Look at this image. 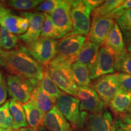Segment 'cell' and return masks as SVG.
I'll return each instance as SVG.
<instances>
[{
    "label": "cell",
    "instance_id": "obj_8",
    "mask_svg": "<svg viewBox=\"0 0 131 131\" xmlns=\"http://www.w3.org/2000/svg\"><path fill=\"white\" fill-rule=\"evenodd\" d=\"M72 1L61 0L60 4L49 15L61 38L72 29L70 12Z\"/></svg>",
    "mask_w": 131,
    "mask_h": 131
},
{
    "label": "cell",
    "instance_id": "obj_25",
    "mask_svg": "<svg viewBox=\"0 0 131 131\" xmlns=\"http://www.w3.org/2000/svg\"><path fill=\"white\" fill-rule=\"evenodd\" d=\"M116 23L122 31L125 43L126 45L131 43V9L124 11L116 19Z\"/></svg>",
    "mask_w": 131,
    "mask_h": 131
},
{
    "label": "cell",
    "instance_id": "obj_34",
    "mask_svg": "<svg viewBox=\"0 0 131 131\" xmlns=\"http://www.w3.org/2000/svg\"><path fill=\"white\" fill-rule=\"evenodd\" d=\"M61 0H47L44 1L35 8V10L38 12H44V14L50 15L53 12L60 4Z\"/></svg>",
    "mask_w": 131,
    "mask_h": 131
},
{
    "label": "cell",
    "instance_id": "obj_18",
    "mask_svg": "<svg viewBox=\"0 0 131 131\" xmlns=\"http://www.w3.org/2000/svg\"><path fill=\"white\" fill-rule=\"evenodd\" d=\"M100 47V46L86 39L75 62L86 65L90 71L97 61Z\"/></svg>",
    "mask_w": 131,
    "mask_h": 131
},
{
    "label": "cell",
    "instance_id": "obj_6",
    "mask_svg": "<svg viewBox=\"0 0 131 131\" xmlns=\"http://www.w3.org/2000/svg\"><path fill=\"white\" fill-rule=\"evenodd\" d=\"M92 12L88 1H72L71 7L72 29L67 35L88 36L91 29V15Z\"/></svg>",
    "mask_w": 131,
    "mask_h": 131
},
{
    "label": "cell",
    "instance_id": "obj_1",
    "mask_svg": "<svg viewBox=\"0 0 131 131\" xmlns=\"http://www.w3.org/2000/svg\"><path fill=\"white\" fill-rule=\"evenodd\" d=\"M0 66L10 75L41 81L44 68L23 49L0 50Z\"/></svg>",
    "mask_w": 131,
    "mask_h": 131
},
{
    "label": "cell",
    "instance_id": "obj_4",
    "mask_svg": "<svg viewBox=\"0 0 131 131\" xmlns=\"http://www.w3.org/2000/svg\"><path fill=\"white\" fill-rule=\"evenodd\" d=\"M84 36L66 35L57 41V53L51 63L67 62L72 64L86 41Z\"/></svg>",
    "mask_w": 131,
    "mask_h": 131
},
{
    "label": "cell",
    "instance_id": "obj_16",
    "mask_svg": "<svg viewBox=\"0 0 131 131\" xmlns=\"http://www.w3.org/2000/svg\"><path fill=\"white\" fill-rule=\"evenodd\" d=\"M43 126L47 131H73L72 126L57 106L45 115Z\"/></svg>",
    "mask_w": 131,
    "mask_h": 131
},
{
    "label": "cell",
    "instance_id": "obj_36",
    "mask_svg": "<svg viewBox=\"0 0 131 131\" xmlns=\"http://www.w3.org/2000/svg\"><path fill=\"white\" fill-rule=\"evenodd\" d=\"M7 92V83L2 73L0 72V107L6 102Z\"/></svg>",
    "mask_w": 131,
    "mask_h": 131
},
{
    "label": "cell",
    "instance_id": "obj_33",
    "mask_svg": "<svg viewBox=\"0 0 131 131\" xmlns=\"http://www.w3.org/2000/svg\"><path fill=\"white\" fill-rule=\"evenodd\" d=\"M115 74L118 82L119 89L131 93V75L122 72L115 73Z\"/></svg>",
    "mask_w": 131,
    "mask_h": 131
},
{
    "label": "cell",
    "instance_id": "obj_45",
    "mask_svg": "<svg viewBox=\"0 0 131 131\" xmlns=\"http://www.w3.org/2000/svg\"><path fill=\"white\" fill-rule=\"evenodd\" d=\"M131 114V109H130V114ZM129 115V114H128Z\"/></svg>",
    "mask_w": 131,
    "mask_h": 131
},
{
    "label": "cell",
    "instance_id": "obj_10",
    "mask_svg": "<svg viewBox=\"0 0 131 131\" xmlns=\"http://www.w3.org/2000/svg\"><path fill=\"white\" fill-rule=\"evenodd\" d=\"M116 58L104 46L100 47L95 64L90 70L91 79L95 80L104 75L113 74L115 71Z\"/></svg>",
    "mask_w": 131,
    "mask_h": 131
},
{
    "label": "cell",
    "instance_id": "obj_13",
    "mask_svg": "<svg viewBox=\"0 0 131 131\" xmlns=\"http://www.w3.org/2000/svg\"><path fill=\"white\" fill-rule=\"evenodd\" d=\"M81 131H115L112 114L107 109L98 114H88Z\"/></svg>",
    "mask_w": 131,
    "mask_h": 131
},
{
    "label": "cell",
    "instance_id": "obj_29",
    "mask_svg": "<svg viewBox=\"0 0 131 131\" xmlns=\"http://www.w3.org/2000/svg\"><path fill=\"white\" fill-rule=\"evenodd\" d=\"M9 101H7L0 107V127L12 130L13 117L10 111Z\"/></svg>",
    "mask_w": 131,
    "mask_h": 131
},
{
    "label": "cell",
    "instance_id": "obj_35",
    "mask_svg": "<svg viewBox=\"0 0 131 131\" xmlns=\"http://www.w3.org/2000/svg\"><path fill=\"white\" fill-rule=\"evenodd\" d=\"M131 9V0H124L120 5L115 9L112 12H111L107 16L112 18L116 21V19L122 15L123 13L127 10Z\"/></svg>",
    "mask_w": 131,
    "mask_h": 131
},
{
    "label": "cell",
    "instance_id": "obj_9",
    "mask_svg": "<svg viewBox=\"0 0 131 131\" xmlns=\"http://www.w3.org/2000/svg\"><path fill=\"white\" fill-rule=\"evenodd\" d=\"M91 86L97 93L106 106H108L112 98L119 89L115 73L104 75L95 80Z\"/></svg>",
    "mask_w": 131,
    "mask_h": 131
},
{
    "label": "cell",
    "instance_id": "obj_24",
    "mask_svg": "<svg viewBox=\"0 0 131 131\" xmlns=\"http://www.w3.org/2000/svg\"><path fill=\"white\" fill-rule=\"evenodd\" d=\"M40 86L46 94L51 97L58 99L62 94H64L63 91L58 88L55 84L49 75L47 68H44L42 78L40 81Z\"/></svg>",
    "mask_w": 131,
    "mask_h": 131
},
{
    "label": "cell",
    "instance_id": "obj_2",
    "mask_svg": "<svg viewBox=\"0 0 131 131\" xmlns=\"http://www.w3.org/2000/svg\"><path fill=\"white\" fill-rule=\"evenodd\" d=\"M80 100L77 97L64 93L57 100L56 106L72 126L73 130L81 131L88 113L80 109Z\"/></svg>",
    "mask_w": 131,
    "mask_h": 131
},
{
    "label": "cell",
    "instance_id": "obj_22",
    "mask_svg": "<svg viewBox=\"0 0 131 131\" xmlns=\"http://www.w3.org/2000/svg\"><path fill=\"white\" fill-rule=\"evenodd\" d=\"M9 107L14 120L12 130L15 131L22 127L28 126L23 104L12 99L10 101Z\"/></svg>",
    "mask_w": 131,
    "mask_h": 131
},
{
    "label": "cell",
    "instance_id": "obj_14",
    "mask_svg": "<svg viewBox=\"0 0 131 131\" xmlns=\"http://www.w3.org/2000/svg\"><path fill=\"white\" fill-rule=\"evenodd\" d=\"M21 16L28 19L29 26L27 31L19 35V38L27 45L35 41L40 37L46 16L44 13L28 12L21 13Z\"/></svg>",
    "mask_w": 131,
    "mask_h": 131
},
{
    "label": "cell",
    "instance_id": "obj_20",
    "mask_svg": "<svg viewBox=\"0 0 131 131\" xmlns=\"http://www.w3.org/2000/svg\"><path fill=\"white\" fill-rule=\"evenodd\" d=\"M57 100L46 94L40 86H37L31 94L30 101L35 103L45 115L56 106Z\"/></svg>",
    "mask_w": 131,
    "mask_h": 131
},
{
    "label": "cell",
    "instance_id": "obj_3",
    "mask_svg": "<svg viewBox=\"0 0 131 131\" xmlns=\"http://www.w3.org/2000/svg\"><path fill=\"white\" fill-rule=\"evenodd\" d=\"M71 65L67 62L50 63L47 69L59 89L66 94L77 97L78 87L73 80Z\"/></svg>",
    "mask_w": 131,
    "mask_h": 131
},
{
    "label": "cell",
    "instance_id": "obj_19",
    "mask_svg": "<svg viewBox=\"0 0 131 131\" xmlns=\"http://www.w3.org/2000/svg\"><path fill=\"white\" fill-rule=\"evenodd\" d=\"M116 115L129 114L131 109V93L119 89L108 104Z\"/></svg>",
    "mask_w": 131,
    "mask_h": 131
},
{
    "label": "cell",
    "instance_id": "obj_5",
    "mask_svg": "<svg viewBox=\"0 0 131 131\" xmlns=\"http://www.w3.org/2000/svg\"><path fill=\"white\" fill-rule=\"evenodd\" d=\"M57 41L45 37H40L31 43L21 47L34 58L41 66L47 68L57 53Z\"/></svg>",
    "mask_w": 131,
    "mask_h": 131
},
{
    "label": "cell",
    "instance_id": "obj_31",
    "mask_svg": "<svg viewBox=\"0 0 131 131\" xmlns=\"http://www.w3.org/2000/svg\"><path fill=\"white\" fill-rule=\"evenodd\" d=\"M115 70L122 73L131 75V53L127 52L119 58H116Z\"/></svg>",
    "mask_w": 131,
    "mask_h": 131
},
{
    "label": "cell",
    "instance_id": "obj_38",
    "mask_svg": "<svg viewBox=\"0 0 131 131\" xmlns=\"http://www.w3.org/2000/svg\"><path fill=\"white\" fill-rule=\"evenodd\" d=\"M11 10L7 7H4L2 3H0V18L2 16L10 14Z\"/></svg>",
    "mask_w": 131,
    "mask_h": 131
},
{
    "label": "cell",
    "instance_id": "obj_7",
    "mask_svg": "<svg viewBox=\"0 0 131 131\" xmlns=\"http://www.w3.org/2000/svg\"><path fill=\"white\" fill-rule=\"evenodd\" d=\"M40 81L38 80L8 74L6 78L8 93L13 100L24 104L30 100L32 92L37 86H40Z\"/></svg>",
    "mask_w": 131,
    "mask_h": 131
},
{
    "label": "cell",
    "instance_id": "obj_37",
    "mask_svg": "<svg viewBox=\"0 0 131 131\" xmlns=\"http://www.w3.org/2000/svg\"><path fill=\"white\" fill-rule=\"evenodd\" d=\"M88 2L91 6L92 10L93 11L102 4L104 1H101V0H88Z\"/></svg>",
    "mask_w": 131,
    "mask_h": 131
},
{
    "label": "cell",
    "instance_id": "obj_40",
    "mask_svg": "<svg viewBox=\"0 0 131 131\" xmlns=\"http://www.w3.org/2000/svg\"><path fill=\"white\" fill-rule=\"evenodd\" d=\"M37 131H47V130L45 127L42 126H39L38 127Z\"/></svg>",
    "mask_w": 131,
    "mask_h": 131
},
{
    "label": "cell",
    "instance_id": "obj_30",
    "mask_svg": "<svg viewBox=\"0 0 131 131\" xmlns=\"http://www.w3.org/2000/svg\"><path fill=\"white\" fill-rule=\"evenodd\" d=\"M46 19L43 27H42L41 33V37L48 38L53 39L56 40L57 39L61 38L60 34L57 32L56 28L53 23L50 16L49 14H45Z\"/></svg>",
    "mask_w": 131,
    "mask_h": 131
},
{
    "label": "cell",
    "instance_id": "obj_12",
    "mask_svg": "<svg viewBox=\"0 0 131 131\" xmlns=\"http://www.w3.org/2000/svg\"><path fill=\"white\" fill-rule=\"evenodd\" d=\"M115 23L114 19L107 16L92 19L87 40L101 46L105 41Z\"/></svg>",
    "mask_w": 131,
    "mask_h": 131
},
{
    "label": "cell",
    "instance_id": "obj_15",
    "mask_svg": "<svg viewBox=\"0 0 131 131\" xmlns=\"http://www.w3.org/2000/svg\"><path fill=\"white\" fill-rule=\"evenodd\" d=\"M102 46L112 52L116 58L122 57L127 52L123 35L116 23Z\"/></svg>",
    "mask_w": 131,
    "mask_h": 131
},
{
    "label": "cell",
    "instance_id": "obj_26",
    "mask_svg": "<svg viewBox=\"0 0 131 131\" xmlns=\"http://www.w3.org/2000/svg\"><path fill=\"white\" fill-rule=\"evenodd\" d=\"M0 35V50H11L17 46L19 37L12 34L4 27H1Z\"/></svg>",
    "mask_w": 131,
    "mask_h": 131
},
{
    "label": "cell",
    "instance_id": "obj_23",
    "mask_svg": "<svg viewBox=\"0 0 131 131\" xmlns=\"http://www.w3.org/2000/svg\"><path fill=\"white\" fill-rule=\"evenodd\" d=\"M73 80L78 87H90L92 81L89 69L86 65L75 62L71 65Z\"/></svg>",
    "mask_w": 131,
    "mask_h": 131
},
{
    "label": "cell",
    "instance_id": "obj_41",
    "mask_svg": "<svg viewBox=\"0 0 131 131\" xmlns=\"http://www.w3.org/2000/svg\"><path fill=\"white\" fill-rule=\"evenodd\" d=\"M127 47V52L131 53V43L129 44V45H127V47Z\"/></svg>",
    "mask_w": 131,
    "mask_h": 131
},
{
    "label": "cell",
    "instance_id": "obj_21",
    "mask_svg": "<svg viewBox=\"0 0 131 131\" xmlns=\"http://www.w3.org/2000/svg\"><path fill=\"white\" fill-rule=\"evenodd\" d=\"M23 107L25 111L27 122L29 126L36 129L40 126H43L45 115L35 103L30 100L23 104Z\"/></svg>",
    "mask_w": 131,
    "mask_h": 131
},
{
    "label": "cell",
    "instance_id": "obj_32",
    "mask_svg": "<svg viewBox=\"0 0 131 131\" xmlns=\"http://www.w3.org/2000/svg\"><path fill=\"white\" fill-rule=\"evenodd\" d=\"M115 131H131V118L127 114L118 115L114 119Z\"/></svg>",
    "mask_w": 131,
    "mask_h": 131
},
{
    "label": "cell",
    "instance_id": "obj_42",
    "mask_svg": "<svg viewBox=\"0 0 131 131\" xmlns=\"http://www.w3.org/2000/svg\"><path fill=\"white\" fill-rule=\"evenodd\" d=\"M0 131H14L13 130H11V129H3L0 127Z\"/></svg>",
    "mask_w": 131,
    "mask_h": 131
},
{
    "label": "cell",
    "instance_id": "obj_44",
    "mask_svg": "<svg viewBox=\"0 0 131 131\" xmlns=\"http://www.w3.org/2000/svg\"><path fill=\"white\" fill-rule=\"evenodd\" d=\"M0 35H1V29H0Z\"/></svg>",
    "mask_w": 131,
    "mask_h": 131
},
{
    "label": "cell",
    "instance_id": "obj_28",
    "mask_svg": "<svg viewBox=\"0 0 131 131\" xmlns=\"http://www.w3.org/2000/svg\"><path fill=\"white\" fill-rule=\"evenodd\" d=\"M42 2V0H10L5 1L4 4L15 9L28 10L35 9Z\"/></svg>",
    "mask_w": 131,
    "mask_h": 131
},
{
    "label": "cell",
    "instance_id": "obj_11",
    "mask_svg": "<svg viewBox=\"0 0 131 131\" xmlns=\"http://www.w3.org/2000/svg\"><path fill=\"white\" fill-rule=\"evenodd\" d=\"M77 98L80 100V109L89 114L102 112L104 104L95 91L90 87H78Z\"/></svg>",
    "mask_w": 131,
    "mask_h": 131
},
{
    "label": "cell",
    "instance_id": "obj_39",
    "mask_svg": "<svg viewBox=\"0 0 131 131\" xmlns=\"http://www.w3.org/2000/svg\"><path fill=\"white\" fill-rule=\"evenodd\" d=\"M38 130V128H33V127H31L30 126H27V127H22V128H20L18 130H15V131H37Z\"/></svg>",
    "mask_w": 131,
    "mask_h": 131
},
{
    "label": "cell",
    "instance_id": "obj_27",
    "mask_svg": "<svg viewBox=\"0 0 131 131\" xmlns=\"http://www.w3.org/2000/svg\"><path fill=\"white\" fill-rule=\"evenodd\" d=\"M123 0H108L104 2L99 7L91 13L92 19L107 16L123 3Z\"/></svg>",
    "mask_w": 131,
    "mask_h": 131
},
{
    "label": "cell",
    "instance_id": "obj_17",
    "mask_svg": "<svg viewBox=\"0 0 131 131\" xmlns=\"http://www.w3.org/2000/svg\"><path fill=\"white\" fill-rule=\"evenodd\" d=\"M0 25L15 35H23L27 30L28 19L9 14L0 18Z\"/></svg>",
    "mask_w": 131,
    "mask_h": 131
},
{
    "label": "cell",
    "instance_id": "obj_43",
    "mask_svg": "<svg viewBox=\"0 0 131 131\" xmlns=\"http://www.w3.org/2000/svg\"><path fill=\"white\" fill-rule=\"evenodd\" d=\"M127 115H128V114H127ZM129 116L131 118V114H129Z\"/></svg>",
    "mask_w": 131,
    "mask_h": 131
}]
</instances>
